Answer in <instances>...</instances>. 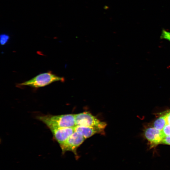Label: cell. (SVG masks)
I'll return each instance as SVG.
<instances>
[{"mask_svg": "<svg viewBox=\"0 0 170 170\" xmlns=\"http://www.w3.org/2000/svg\"><path fill=\"white\" fill-rule=\"evenodd\" d=\"M37 118L44 123L50 130L74 127L76 126L75 114L42 115L38 116Z\"/></svg>", "mask_w": 170, "mask_h": 170, "instance_id": "1", "label": "cell"}, {"mask_svg": "<svg viewBox=\"0 0 170 170\" xmlns=\"http://www.w3.org/2000/svg\"><path fill=\"white\" fill-rule=\"evenodd\" d=\"M64 78L60 77L49 71L40 74L31 79L18 84V86H28L34 88H39L46 86L53 82H64Z\"/></svg>", "mask_w": 170, "mask_h": 170, "instance_id": "2", "label": "cell"}, {"mask_svg": "<svg viewBox=\"0 0 170 170\" xmlns=\"http://www.w3.org/2000/svg\"><path fill=\"white\" fill-rule=\"evenodd\" d=\"M76 126L97 128L104 131L106 126L105 122H101L87 112L75 114Z\"/></svg>", "mask_w": 170, "mask_h": 170, "instance_id": "3", "label": "cell"}, {"mask_svg": "<svg viewBox=\"0 0 170 170\" xmlns=\"http://www.w3.org/2000/svg\"><path fill=\"white\" fill-rule=\"evenodd\" d=\"M85 139L81 134L75 131L65 141L60 145L63 154L68 151H71L78 158L77 149Z\"/></svg>", "mask_w": 170, "mask_h": 170, "instance_id": "4", "label": "cell"}, {"mask_svg": "<svg viewBox=\"0 0 170 170\" xmlns=\"http://www.w3.org/2000/svg\"><path fill=\"white\" fill-rule=\"evenodd\" d=\"M144 135L149 141L151 148L162 143L164 137L162 131L157 130L154 128H150L146 129L144 132Z\"/></svg>", "mask_w": 170, "mask_h": 170, "instance_id": "5", "label": "cell"}, {"mask_svg": "<svg viewBox=\"0 0 170 170\" xmlns=\"http://www.w3.org/2000/svg\"><path fill=\"white\" fill-rule=\"evenodd\" d=\"M50 130L54 139L60 145L65 141L75 131V127L60 128Z\"/></svg>", "mask_w": 170, "mask_h": 170, "instance_id": "6", "label": "cell"}, {"mask_svg": "<svg viewBox=\"0 0 170 170\" xmlns=\"http://www.w3.org/2000/svg\"><path fill=\"white\" fill-rule=\"evenodd\" d=\"M75 131L81 134L85 139L89 138L97 133H100L104 131L99 128L83 126H76Z\"/></svg>", "mask_w": 170, "mask_h": 170, "instance_id": "7", "label": "cell"}, {"mask_svg": "<svg viewBox=\"0 0 170 170\" xmlns=\"http://www.w3.org/2000/svg\"><path fill=\"white\" fill-rule=\"evenodd\" d=\"M167 124L166 115L161 116L155 121L154 123V128L156 129L162 131Z\"/></svg>", "mask_w": 170, "mask_h": 170, "instance_id": "8", "label": "cell"}, {"mask_svg": "<svg viewBox=\"0 0 170 170\" xmlns=\"http://www.w3.org/2000/svg\"><path fill=\"white\" fill-rule=\"evenodd\" d=\"M10 39L9 36L6 34H2L0 35V43L2 45L7 43Z\"/></svg>", "mask_w": 170, "mask_h": 170, "instance_id": "9", "label": "cell"}, {"mask_svg": "<svg viewBox=\"0 0 170 170\" xmlns=\"http://www.w3.org/2000/svg\"><path fill=\"white\" fill-rule=\"evenodd\" d=\"M160 38L168 40L170 42V32L165 30H163L162 31Z\"/></svg>", "mask_w": 170, "mask_h": 170, "instance_id": "10", "label": "cell"}, {"mask_svg": "<svg viewBox=\"0 0 170 170\" xmlns=\"http://www.w3.org/2000/svg\"><path fill=\"white\" fill-rule=\"evenodd\" d=\"M162 132L164 137L170 136V125L167 124L162 131Z\"/></svg>", "mask_w": 170, "mask_h": 170, "instance_id": "11", "label": "cell"}, {"mask_svg": "<svg viewBox=\"0 0 170 170\" xmlns=\"http://www.w3.org/2000/svg\"><path fill=\"white\" fill-rule=\"evenodd\" d=\"M162 143L170 145V136H164L162 140Z\"/></svg>", "mask_w": 170, "mask_h": 170, "instance_id": "12", "label": "cell"}, {"mask_svg": "<svg viewBox=\"0 0 170 170\" xmlns=\"http://www.w3.org/2000/svg\"><path fill=\"white\" fill-rule=\"evenodd\" d=\"M165 115L167 124L170 125V111L167 113Z\"/></svg>", "mask_w": 170, "mask_h": 170, "instance_id": "13", "label": "cell"}]
</instances>
